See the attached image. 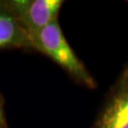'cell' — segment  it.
Masks as SVG:
<instances>
[{"label": "cell", "mask_w": 128, "mask_h": 128, "mask_svg": "<svg viewBox=\"0 0 128 128\" xmlns=\"http://www.w3.org/2000/svg\"><path fill=\"white\" fill-rule=\"evenodd\" d=\"M30 38L32 50L54 62L77 84L91 90L98 87L95 78L70 46L58 20L30 33Z\"/></svg>", "instance_id": "6da1fadb"}, {"label": "cell", "mask_w": 128, "mask_h": 128, "mask_svg": "<svg viewBox=\"0 0 128 128\" xmlns=\"http://www.w3.org/2000/svg\"><path fill=\"white\" fill-rule=\"evenodd\" d=\"M90 128H128V63L108 88Z\"/></svg>", "instance_id": "7a4b0ae2"}, {"label": "cell", "mask_w": 128, "mask_h": 128, "mask_svg": "<svg viewBox=\"0 0 128 128\" xmlns=\"http://www.w3.org/2000/svg\"><path fill=\"white\" fill-rule=\"evenodd\" d=\"M63 0H10L6 7L28 34L36 32L58 20Z\"/></svg>", "instance_id": "3957f363"}, {"label": "cell", "mask_w": 128, "mask_h": 128, "mask_svg": "<svg viewBox=\"0 0 128 128\" xmlns=\"http://www.w3.org/2000/svg\"><path fill=\"white\" fill-rule=\"evenodd\" d=\"M6 48L32 50L30 34L0 1V50Z\"/></svg>", "instance_id": "277c9868"}, {"label": "cell", "mask_w": 128, "mask_h": 128, "mask_svg": "<svg viewBox=\"0 0 128 128\" xmlns=\"http://www.w3.org/2000/svg\"><path fill=\"white\" fill-rule=\"evenodd\" d=\"M0 128H7V122H6V118H5L4 106H3V102L0 97Z\"/></svg>", "instance_id": "5b68a950"}]
</instances>
